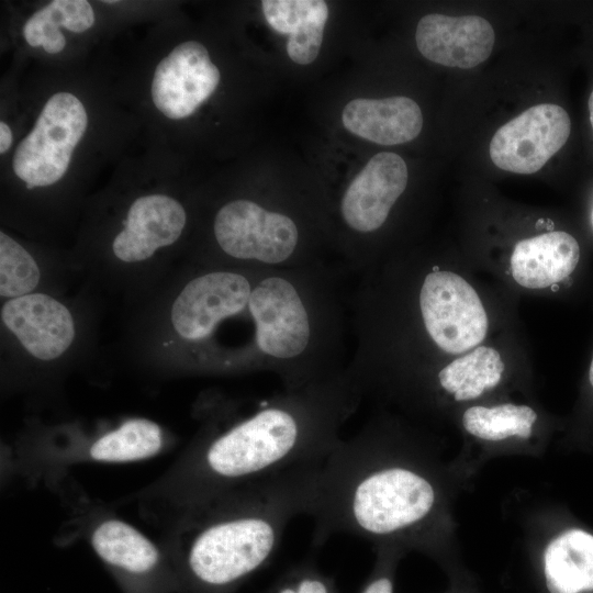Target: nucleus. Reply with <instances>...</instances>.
Instances as JSON below:
<instances>
[{"label": "nucleus", "mask_w": 593, "mask_h": 593, "mask_svg": "<svg viewBox=\"0 0 593 593\" xmlns=\"http://www.w3.org/2000/svg\"><path fill=\"white\" fill-rule=\"evenodd\" d=\"M466 478L428 444L385 418L369 419L323 462L307 516L313 545L347 534L417 551L448 574L466 571L452 503Z\"/></svg>", "instance_id": "nucleus-1"}, {"label": "nucleus", "mask_w": 593, "mask_h": 593, "mask_svg": "<svg viewBox=\"0 0 593 593\" xmlns=\"http://www.w3.org/2000/svg\"><path fill=\"white\" fill-rule=\"evenodd\" d=\"M362 401L344 372L255 402L236 416L211 421L186 465L191 506L278 472L321 465L343 439Z\"/></svg>", "instance_id": "nucleus-2"}, {"label": "nucleus", "mask_w": 593, "mask_h": 593, "mask_svg": "<svg viewBox=\"0 0 593 593\" xmlns=\"http://www.w3.org/2000/svg\"><path fill=\"white\" fill-rule=\"evenodd\" d=\"M321 465L301 466L191 506L177 566L186 593H232L276 553L289 523L309 515Z\"/></svg>", "instance_id": "nucleus-3"}, {"label": "nucleus", "mask_w": 593, "mask_h": 593, "mask_svg": "<svg viewBox=\"0 0 593 593\" xmlns=\"http://www.w3.org/2000/svg\"><path fill=\"white\" fill-rule=\"evenodd\" d=\"M259 269L206 265L183 279L170 302L167 329L187 368L234 373L253 339L249 301Z\"/></svg>", "instance_id": "nucleus-4"}, {"label": "nucleus", "mask_w": 593, "mask_h": 593, "mask_svg": "<svg viewBox=\"0 0 593 593\" xmlns=\"http://www.w3.org/2000/svg\"><path fill=\"white\" fill-rule=\"evenodd\" d=\"M213 237L220 266L280 269L316 262L292 215L271 212L251 199L223 204L214 215Z\"/></svg>", "instance_id": "nucleus-5"}, {"label": "nucleus", "mask_w": 593, "mask_h": 593, "mask_svg": "<svg viewBox=\"0 0 593 593\" xmlns=\"http://www.w3.org/2000/svg\"><path fill=\"white\" fill-rule=\"evenodd\" d=\"M535 517L528 545L535 593H593V528L562 507Z\"/></svg>", "instance_id": "nucleus-6"}, {"label": "nucleus", "mask_w": 593, "mask_h": 593, "mask_svg": "<svg viewBox=\"0 0 593 593\" xmlns=\"http://www.w3.org/2000/svg\"><path fill=\"white\" fill-rule=\"evenodd\" d=\"M88 116L81 101L69 92L53 94L31 133L15 149L14 174L29 189L57 182L83 136Z\"/></svg>", "instance_id": "nucleus-7"}, {"label": "nucleus", "mask_w": 593, "mask_h": 593, "mask_svg": "<svg viewBox=\"0 0 593 593\" xmlns=\"http://www.w3.org/2000/svg\"><path fill=\"white\" fill-rule=\"evenodd\" d=\"M417 292L421 323L443 351L461 354L477 347L488 332V316L475 290L459 275L434 268Z\"/></svg>", "instance_id": "nucleus-8"}, {"label": "nucleus", "mask_w": 593, "mask_h": 593, "mask_svg": "<svg viewBox=\"0 0 593 593\" xmlns=\"http://www.w3.org/2000/svg\"><path fill=\"white\" fill-rule=\"evenodd\" d=\"M570 132V116L563 108L540 103L495 132L490 143V157L503 170L534 174L562 148Z\"/></svg>", "instance_id": "nucleus-9"}, {"label": "nucleus", "mask_w": 593, "mask_h": 593, "mask_svg": "<svg viewBox=\"0 0 593 593\" xmlns=\"http://www.w3.org/2000/svg\"><path fill=\"white\" fill-rule=\"evenodd\" d=\"M91 546L125 593H169L179 588L158 548L132 525L115 518L98 524Z\"/></svg>", "instance_id": "nucleus-10"}, {"label": "nucleus", "mask_w": 593, "mask_h": 593, "mask_svg": "<svg viewBox=\"0 0 593 593\" xmlns=\"http://www.w3.org/2000/svg\"><path fill=\"white\" fill-rule=\"evenodd\" d=\"M1 324L40 362L64 357L77 338V321L70 307L44 291L5 300L0 310Z\"/></svg>", "instance_id": "nucleus-11"}, {"label": "nucleus", "mask_w": 593, "mask_h": 593, "mask_svg": "<svg viewBox=\"0 0 593 593\" xmlns=\"http://www.w3.org/2000/svg\"><path fill=\"white\" fill-rule=\"evenodd\" d=\"M405 161L394 153L376 154L354 178L339 202V215L356 237L377 233L406 189Z\"/></svg>", "instance_id": "nucleus-12"}, {"label": "nucleus", "mask_w": 593, "mask_h": 593, "mask_svg": "<svg viewBox=\"0 0 593 593\" xmlns=\"http://www.w3.org/2000/svg\"><path fill=\"white\" fill-rule=\"evenodd\" d=\"M220 78L208 49L197 41L183 42L156 67L152 82L154 104L169 119H184L213 94Z\"/></svg>", "instance_id": "nucleus-13"}, {"label": "nucleus", "mask_w": 593, "mask_h": 593, "mask_svg": "<svg viewBox=\"0 0 593 593\" xmlns=\"http://www.w3.org/2000/svg\"><path fill=\"white\" fill-rule=\"evenodd\" d=\"M186 224V210L176 199L165 194L139 197L130 205L123 227L113 238L112 254L126 266L144 264L174 245Z\"/></svg>", "instance_id": "nucleus-14"}, {"label": "nucleus", "mask_w": 593, "mask_h": 593, "mask_svg": "<svg viewBox=\"0 0 593 593\" xmlns=\"http://www.w3.org/2000/svg\"><path fill=\"white\" fill-rule=\"evenodd\" d=\"M415 40L419 53L428 60L469 69L491 55L495 35L490 22L481 16L432 13L419 20Z\"/></svg>", "instance_id": "nucleus-15"}, {"label": "nucleus", "mask_w": 593, "mask_h": 593, "mask_svg": "<svg viewBox=\"0 0 593 593\" xmlns=\"http://www.w3.org/2000/svg\"><path fill=\"white\" fill-rule=\"evenodd\" d=\"M537 412L529 405L499 403L472 405L465 410L461 425L465 433L481 448L473 469L484 461L499 456L536 454Z\"/></svg>", "instance_id": "nucleus-16"}, {"label": "nucleus", "mask_w": 593, "mask_h": 593, "mask_svg": "<svg viewBox=\"0 0 593 593\" xmlns=\"http://www.w3.org/2000/svg\"><path fill=\"white\" fill-rule=\"evenodd\" d=\"M342 122L354 135L390 146L417 137L423 114L418 104L407 97L354 99L345 105Z\"/></svg>", "instance_id": "nucleus-17"}, {"label": "nucleus", "mask_w": 593, "mask_h": 593, "mask_svg": "<svg viewBox=\"0 0 593 593\" xmlns=\"http://www.w3.org/2000/svg\"><path fill=\"white\" fill-rule=\"evenodd\" d=\"M580 258L577 239L561 231L518 242L511 256L515 281L529 289H542L567 278Z\"/></svg>", "instance_id": "nucleus-18"}, {"label": "nucleus", "mask_w": 593, "mask_h": 593, "mask_svg": "<svg viewBox=\"0 0 593 593\" xmlns=\"http://www.w3.org/2000/svg\"><path fill=\"white\" fill-rule=\"evenodd\" d=\"M268 25L288 35L287 53L299 65L313 63L321 49L328 7L322 0H264Z\"/></svg>", "instance_id": "nucleus-19"}, {"label": "nucleus", "mask_w": 593, "mask_h": 593, "mask_svg": "<svg viewBox=\"0 0 593 593\" xmlns=\"http://www.w3.org/2000/svg\"><path fill=\"white\" fill-rule=\"evenodd\" d=\"M504 370L494 348L479 346L443 367L437 373V385L454 401L469 402L497 387Z\"/></svg>", "instance_id": "nucleus-20"}, {"label": "nucleus", "mask_w": 593, "mask_h": 593, "mask_svg": "<svg viewBox=\"0 0 593 593\" xmlns=\"http://www.w3.org/2000/svg\"><path fill=\"white\" fill-rule=\"evenodd\" d=\"M94 23L91 4L86 0H54L36 11L24 24L23 36L33 47L43 46L49 54L61 52L66 38L59 26L81 33Z\"/></svg>", "instance_id": "nucleus-21"}, {"label": "nucleus", "mask_w": 593, "mask_h": 593, "mask_svg": "<svg viewBox=\"0 0 593 593\" xmlns=\"http://www.w3.org/2000/svg\"><path fill=\"white\" fill-rule=\"evenodd\" d=\"M164 446L161 427L147 418H131L103 434L89 448L99 462H131L157 455Z\"/></svg>", "instance_id": "nucleus-22"}, {"label": "nucleus", "mask_w": 593, "mask_h": 593, "mask_svg": "<svg viewBox=\"0 0 593 593\" xmlns=\"http://www.w3.org/2000/svg\"><path fill=\"white\" fill-rule=\"evenodd\" d=\"M42 268L19 242L0 233V295L10 300L40 291Z\"/></svg>", "instance_id": "nucleus-23"}, {"label": "nucleus", "mask_w": 593, "mask_h": 593, "mask_svg": "<svg viewBox=\"0 0 593 593\" xmlns=\"http://www.w3.org/2000/svg\"><path fill=\"white\" fill-rule=\"evenodd\" d=\"M267 593H336L333 581L313 563L300 564L284 574Z\"/></svg>", "instance_id": "nucleus-24"}, {"label": "nucleus", "mask_w": 593, "mask_h": 593, "mask_svg": "<svg viewBox=\"0 0 593 593\" xmlns=\"http://www.w3.org/2000/svg\"><path fill=\"white\" fill-rule=\"evenodd\" d=\"M405 553L395 546H376L374 566L360 593H394L396 568Z\"/></svg>", "instance_id": "nucleus-25"}, {"label": "nucleus", "mask_w": 593, "mask_h": 593, "mask_svg": "<svg viewBox=\"0 0 593 593\" xmlns=\"http://www.w3.org/2000/svg\"><path fill=\"white\" fill-rule=\"evenodd\" d=\"M443 593H481L470 572L463 571L449 577V588Z\"/></svg>", "instance_id": "nucleus-26"}, {"label": "nucleus", "mask_w": 593, "mask_h": 593, "mask_svg": "<svg viewBox=\"0 0 593 593\" xmlns=\"http://www.w3.org/2000/svg\"><path fill=\"white\" fill-rule=\"evenodd\" d=\"M12 144V132L7 123L0 122V153L4 154Z\"/></svg>", "instance_id": "nucleus-27"}, {"label": "nucleus", "mask_w": 593, "mask_h": 593, "mask_svg": "<svg viewBox=\"0 0 593 593\" xmlns=\"http://www.w3.org/2000/svg\"><path fill=\"white\" fill-rule=\"evenodd\" d=\"M589 111H590V121H591V125H592V128H593V91L590 96V99H589Z\"/></svg>", "instance_id": "nucleus-28"}, {"label": "nucleus", "mask_w": 593, "mask_h": 593, "mask_svg": "<svg viewBox=\"0 0 593 593\" xmlns=\"http://www.w3.org/2000/svg\"><path fill=\"white\" fill-rule=\"evenodd\" d=\"M589 382H590L591 387L593 388V359H592L590 370H589Z\"/></svg>", "instance_id": "nucleus-29"}, {"label": "nucleus", "mask_w": 593, "mask_h": 593, "mask_svg": "<svg viewBox=\"0 0 593 593\" xmlns=\"http://www.w3.org/2000/svg\"><path fill=\"white\" fill-rule=\"evenodd\" d=\"M104 3H116L118 1H112V0H109V1H103Z\"/></svg>", "instance_id": "nucleus-30"}]
</instances>
